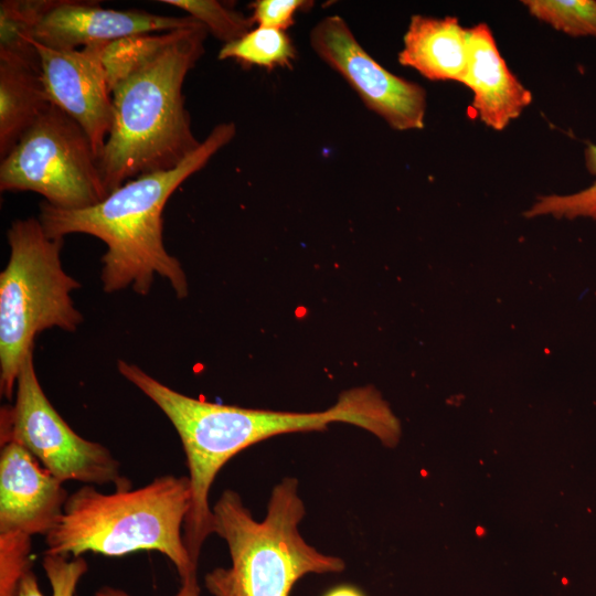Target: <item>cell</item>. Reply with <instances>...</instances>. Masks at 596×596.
<instances>
[{"label":"cell","instance_id":"3957f363","mask_svg":"<svg viewBox=\"0 0 596 596\" xmlns=\"http://www.w3.org/2000/svg\"><path fill=\"white\" fill-rule=\"evenodd\" d=\"M206 34L200 22L179 29L155 57L113 88V121L98 160L108 194L132 178L178 167L200 147L182 86L204 53Z\"/></svg>","mask_w":596,"mask_h":596},{"label":"cell","instance_id":"ba28073f","mask_svg":"<svg viewBox=\"0 0 596 596\" xmlns=\"http://www.w3.org/2000/svg\"><path fill=\"white\" fill-rule=\"evenodd\" d=\"M8 441L24 447L63 483L75 480L131 488L111 451L77 435L53 407L38 380L33 352L18 374L13 404L1 408V445Z\"/></svg>","mask_w":596,"mask_h":596},{"label":"cell","instance_id":"5bb4252c","mask_svg":"<svg viewBox=\"0 0 596 596\" xmlns=\"http://www.w3.org/2000/svg\"><path fill=\"white\" fill-rule=\"evenodd\" d=\"M469 29L455 17L414 14L403 38L397 60L430 81L462 84L468 64Z\"/></svg>","mask_w":596,"mask_h":596},{"label":"cell","instance_id":"9c48e42d","mask_svg":"<svg viewBox=\"0 0 596 596\" xmlns=\"http://www.w3.org/2000/svg\"><path fill=\"white\" fill-rule=\"evenodd\" d=\"M317 56L342 76L363 104L395 130L425 126L426 91L379 64L358 42L343 18L321 19L310 32Z\"/></svg>","mask_w":596,"mask_h":596},{"label":"cell","instance_id":"4316f807","mask_svg":"<svg viewBox=\"0 0 596 596\" xmlns=\"http://www.w3.org/2000/svg\"><path fill=\"white\" fill-rule=\"evenodd\" d=\"M584 159L587 171L596 177V145H587L584 150Z\"/></svg>","mask_w":596,"mask_h":596},{"label":"cell","instance_id":"7402d4cb","mask_svg":"<svg viewBox=\"0 0 596 596\" xmlns=\"http://www.w3.org/2000/svg\"><path fill=\"white\" fill-rule=\"evenodd\" d=\"M31 536L0 533V596H18L20 582L31 570Z\"/></svg>","mask_w":596,"mask_h":596},{"label":"cell","instance_id":"277c9868","mask_svg":"<svg viewBox=\"0 0 596 596\" xmlns=\"http://www.w3.org/2000/svg\"><path fill=\"white\" fill-rule=\"evenodd\" d=\"M212 512L213 531L225 541L231 557L228 567L204 575L212 596H290L304 576L339 574L345 568L341 557L321 553L301 535L306 507L295 477L274 486L262 521L231 489L223 491Z\"/></svg>","mask_w":596,"mask_h":596},{"label":"cell","instance_id":"e0dca14e","mask_svg":"<svg viewBox=\"0 0 596 596\" xmlns=\"http://www.w3.org/2000/svg\"><path fill=\"white\" fill-rule=\"evenodd\" d=\"M178 30L159 34L129 35L85 46L91 47L100 61L111 92L118 83L148 63L169 44Z\"/></svg>","mask_w":596,"mask_h":596},{"label":"cell","instance_id":"ffe728a7","mask_svg":"<svg viewBox=\"0 0 596 596\" xmlns=\"http://www.w3.org/2000/svg\"><path fill=\"white\" fill-rule=\"evenodd\" d=\"M160 2L183 10L219 40L230 43L253 29L251 17L215 0H161Z\"/></svg>","mask_w":596,"mask_h":596},{"label":"cell","instance_id":"cb8c5ba5","mask_svg":"<svg viewBox=\"0 0 596 596\" xmlns=\"http://www.w3.org/2000/svg\"><path fill=\"white\" fill-rule=\"evenodd\" d=\"M313 4L305 0H258L252 4L251 19L257 26L285 31L294 24L295 14Z\"/></svg>","mask_w":596,"mask_h":596},{"label":"cell","instance_id":"8fae6325","mask_svg":"<svg viewBox=\"0 0 596 596\" xmlns=\"http://www.w3.org/2000/svg\"><path fill=\"white\" fill-rule=\"evenodd\" d=\"M63 482L15 441L1 445L0 533L46 535L68 498Z\"/></svg>","mask_w":596,"mask_h":596},{"label":"cell","instance_id":"52a82bcc","mask_svg":"<svg viewBox=\"0 0 596 596\" xmlns=\"http://www.w3.org/2000/svg\"><path fill=\"white\" fill-rule=\"evenodd\" d=\"M1 191H32L53 206L78 210L108 196L89 138L51 105L0 164Z\"/></svg>","mask_w":596,"mask_h":596},{"label":"cell","instance_id":"5b68a950","mask_svg":"<svg viewBox=\"0 0 596 596\" xmlns=\"http://www.w3.org/2000/svg\"><path fill=\"white\" fill-rule=\"evenodd\" d=\"M188 476L162 475L138 489L113 493L84 485L71 493L44 553L78 557L86 552L124 556L157 551L174 565L180 579L196 572L183 541L190 509Z\"/></svg>","mask_w":596,"mask_h":596},{"label":"cell","instance_id":"603a6c76","mask_svg":"<svg viewBox=\"0 0 596 596\" xmlns=\"http://www.w3.org/2000/svg\"><path fill=\"white\" fill-rule=\"evenodd\" d=\"M550 214L563 219H590L596 222V180L587 188L565 195L539 198L525 213L528 217Z\"/></svg>","mask_w":596,"mask_h":596},{"label":"cell","instance_id":"9a60e30c","mask_svg":"<svg viewBox=\"0 0 596 596\" xmlns=\"http://www.w3.org/2000/svg\"><path fill=\"white\" fill-rule=\"evenodd\" d=\"M52 105L41 68L0 61V155L3 159L21 136Z\"/></svg>","mask_w":596,"mask_h":596},{"label":"cell","instance_id":"ac0fdd59","mask_svg":"<svg viewBox=\"0 0 596 596\" xmlns=\"http://www.w3.org/2000/svg\"><path fill=\"white\" fill-rule=\"evenodd\" d=\"M219 60H235L244 65L273 70L292 66L297 52L285 31L256 26L242 38L226 43L219 52Z\"/></svg>","mask_w":596,"mask_h":596},{"label":"cell","instance_id":"2e32d148","mask_svg":"<svg viewBox=\"0 0 596 596\" xmlns=\"http://www.w3.org/2000/svg\"><path fill=\"white\" fill-rule=\"evenodd\" d=\"M58 0H2L0 3V61L40 67L34 31Z\"/></svg>","mask_w":596,"mask_h":596},{"label":"cell","instance_id":"44dd1931","mask_svg":"<svg viewBox=\"0 0 596 596\" xmlns=\"http://www.w3.org/2000/svg\"><path fill=\"white\" fill-rule=\"evenodd\" d=\"M42 566L52 588V596H75L81 578L88 570L84 557H73L44 553ZM18 596H44L36 576L30 570L21 579Z\"/></svg>","mask_w":596,"mask_h":596},{"label":"cell","instance_id":"4fadbf2b","mask_svg":"<svg viewBox=\"0 0 596 596\" xmlns=\"http://www.w3.org/2000/svg\"><path fill=\"white\" fill-rule=\"evenodd\" d=\"M462 84L472 92V108L479 120L503 130L532 102L531 92L509 70L490 28H469L468 64Z\"/></svg>","mask_w":596,"mask_h":596},{"label":"cell","instance_id":"7a4b0ae2","mask_svg":"<svg viewBox=\"0 0 596 596\" xmlns=\"http://www.w3.org/2000/svg\"><path fill=\"white\" fill-rule=\"evenodd\" d=\"M235 132L234 123L215 126L178 167L129 180L92 206L66 210L42 201L38 219L52 238L83 233L106 244L100 272L105 292L130 286L146 296L158 275L169 281L179 299L185 298L187 276L179 259L164 247L162 213L177 188L201 170Z\"/></svg>","mask_w":596,"mask_h":596},{"label":"cell","instance_id":"d6986e66","mask_svg":"<svg viewBox=\"0 0 596 596\" xmlns=\"http://www.w3.org/2000/svg\"><path fill=\"white\" fill-rule=\"evenodd\" d=\"M529 13L570 36L596 39L595 0H523Z\"/></svg>","mask_w":596,"mask_h":596},{"label":"cell","instance_id":"8992f818","mask_svg":"<svg viewBox=\"0 0 596 596\" xmlns=\"http://www.w3.org/2000/svg\"><path fill=\"white\" fill-rule=\"evenodd\" d=\"M10 257L0 274V392L13 398L17 379L34 338L50 328L75 332L84 321L71 292L81 284L61 263L63 237L46 235L35 217L12 222Z\"/></svg>","mask_w":596,"mask_h":596},{"label":"cell","instance_id":"6da1fadb","mask_svg":"<svg viewBox=\"0 0 596 596\" xmlns=\"http://www.w3.org/2000/svg\"><path fill=\"white\" fill-rule=\"evenodd\" d=\"M117 369L162 411L180 437L191 491L183 541L195 566L205 540L214 533L209 503L212 483L222 467L240 451L281 434L322 432L333 423L365 429L386 446L395 445L401 434L398 419L373 386L345 390L324 411L284 412L193 398L121 359Z\"/></svg>","mask_w":596,"mask_h":596},{"label":"cell","instance_id":"484cf974","mask_svg":"<svg viewBox=\"0 0 596 596\" xmlns=\"http://www.w3.org/2000/svg\"><path fill=\"white\" fill-rule=\"evenodd\" d=\"M323 596H365V595L359 588L352 585H341V586H337L330 589Z\"/></svg>","mask_w":596,"mask_h":596},{"label":"cell","instance_id":"30bf717a","mask_svg":"<svg viewBox=\"0 0 596 596\" xmlns=\"http://www.w3.org/2000/svg\"><path fill=\"white\" fill-rule=\"evenodd\" d=\"M34 46L51 103L83 128L99 160L113 121L111 92L100 61L88 46L55 50L36 41Z\"/></svg>","mask_w":596,"mask_h":596},{"label":"cell","instance_id":"7c38bea8","mask_svg":"<svg viewBox=\"0 0 596 596\" xmlns=\"http://www.w3.org/2000/svg\"><path fill=\"white\" fill-rule=\"evenodd\" d=\"M187 17H170L138 10L105 9L95 2L58 0L40 21L34 41L55 50H76L92 43L124 36L169 32L195 24Z\"/></svg>","mask_w":596,"mask_h":596},{"label":"cell","instance_id":"d4e9b609","mask_svg":"<svg viewBox=\"0 0 596 596\" xmlns=\"http://www.w3.org/2000/svg\"><path fill=\"white\" fill-rule=\"evenodd\" d=\"M93 596H132L126 590L113 586L98 588ZM173 596H201V588L198 583L196 572L181 579V585Z\"/></svg>","mask_w":596,"mask_h":596}]
</instances>
